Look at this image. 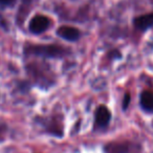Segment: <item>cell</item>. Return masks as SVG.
I'll return each mask as SVG.
<instances>
[{"label":"cell","mask_w":153,"mask_h":153,"mask_svg":"<svg viewBox=\"0 0 153 153\" xmlns=\"http://www.w3.org/2000/svg\"><path fill=\"white\" fill-rule=\"evenodd\" d=\"M25 55H34L37 57L60 59L69 53V49L58 44H27L24 47Z\"/></svg>","instance_id":"obj_1"},{"label":"cell","mask_w":153,"mask_h":153,"mask_svg":"<svg viewBox=\"0 0 153 153\" xmlns=\"http://www.w3.org/2000/svg\"><path fill=\"white\" fill-rule=\"evenodd\" d=\"M104 150L106 153H137L140 147L130 142H115L107 144Z\"/></svg>","instance_id":"obj_2"},{"label":"cell","mask_w":153,"mask_h":153,"mask_svg":"<svg viewBox=\"0 0 153 153\" xmlns=\"http://www.w3.org/2000/svg\"><path fill=\"white\" fill-rule=\"evenodd\" d=\"M51 26V19L44 15H36L30 19L28 30L35 35H39L48 30Z\"/></svg>","instance_id":"obj_3"},{"label":"cell","mask_w":153,"mask_h":153,"mask_svg":"<svg viewBox=\"0 0 153 153\" xmlns=\"http://www.w3.org/2000/svg\"><path fill=\"white\" fill-rule=\"evenodd\" d=\"M111 119V113L108 108L105 106H100L96 111L94 115V127L96 128H105L108 126Z\"/></svg>","instance_id":"obj_4"},{"label":"cell","mask_w":153,"mask_h":153,"mask_svg":"<svg viewBox=\"0 0 153 153\" xmlns=\"http://www.w3.org/2000/svg\"><path fill=\"white\" fill-rule=\"evenodd\" d=\"M57 35L60 38L66 41H70V42L79 40L81 37L80 30L76 27H72V26H61L57 30Z\"/></svg>","instance_id":"obj_5"},{"label":"cell","mask_w":153,"mask_h":153,"mask_svg":"<svg viewBox=\"0 0 153 153\" xmlns=\"http://www.w3.org/2000/svg\"><path fill=\"white\" fill-rule=\"evenodd\" d=\"M133 24L136 30H142V32L149 30V28L153 26V13L146 14V15H142L136 17L133 20Z\"/></svg>","instance_id":"obj_6"},{"label":"cell","mask_w":153,"mask_h":153,"mask_svg":"<svg viewBox=\"0 0 153 153\" xmlns=\"http://www.w3.org/2000/svg\"><path fill=\"white\" fill-rule=\"evenodd\" d=\"M140 107L147 112H153V92L145 90L140 94Z\"/></svg>","instance_id":"obj_7"},{"label":"cell","mask_w":153,"mask_h":153,"mask_svg":"<svg viewBox=\"0 0 153 153\" xmlns=\"http://www.w3.org/2000/svg\"><path fill=\"white\" fill-rule=\"evenodd\" d=\"M16 3V0H0L1 7H12Z\"/></svg>","instance_id":"obj_8"},{"label":"cell","mask_w":153,"mask_h":153,"mask_svg":"<svg viewBox=\"0 0 153 153\" xmlns=\"http://www.w3.org/2000/svg\"><path fill=\"white\" fill-rule=\"evenodd\" d=\"M35 2V0H22V7L21 9H30V5Z\"/></svg>","instance_id":"obj_9"},{"label":"cell","mask_w":153,"mask_h":153,"mask_svg":"<svg viewBox=\"0 0 153 153\" xmlns=\"http://www.w3.org/2000/svg\"><path fill=\"white\" fill-rule=\"evenodd\" d=\"M129 103H130V94H126L125 97H124V102H123L124 109H126L128 106H129Z\"/></svg>","instance_id":"obj_10"}]
</instances>
